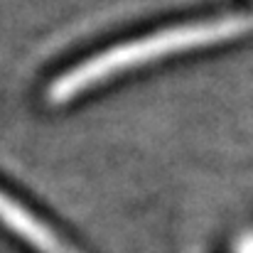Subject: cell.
<instances>
[{"label":"cell","instance_id":"cell-1","mask_svg":"<svg viewBox=\"0 0 253 253\" xmlns=\"http://www.w3.org/2000/svg\"><path fill=\"white\" fill-rule=\"evenodd\" d=\"M249 32H253V12H231V15L172 25V27H163V30L126 40V42H116L77 62L59 77H54V82L47 88V98L54 106H64L133 69H143L153 62L184 54L192 49L214 47V44L244 37Z\"/></svg>","mask_w":253,"mask_h":253},{"label":"cell","instance_id":"cell-2","mask_svg":"<svg viewBox=\"0 0 253 253\" xmlns=\"http://www.w3.org/2000/svg\"><path fill=\"white\" fill-rule=\"evenodd\" d=\"M0 226L35 253H82L25 202L0 189Z\"/></svg>","mask_w":253,"mask_h":253},{"label":"cell","instance_id":"cell-3","mask_svg":"<svg viewBox=\"0 0 253 253\" xmlns=\"http://www.w3.org/2000/svg\"><path fill=\"white\" fill-rule=\"evenodd\" d=\"M236 253H253V231L244 234L236 244Z\"/></svg>","mask_w":253,"mask_h":253}]
</instances>
